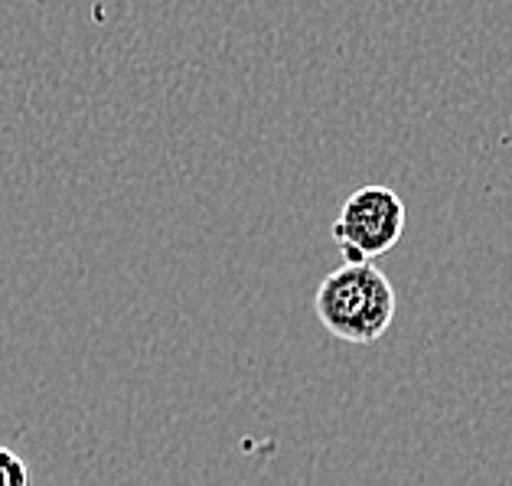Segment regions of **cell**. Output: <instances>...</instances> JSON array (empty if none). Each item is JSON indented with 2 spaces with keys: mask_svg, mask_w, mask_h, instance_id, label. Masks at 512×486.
Wrapping results in <instances>:
<instances>
[{
  "mask_svg": "<svg viewBox=\"0 0 512 486\" xmlns=\"http://www.w3.org/2000/svg\"><path fill=\"white\" fill-rule=\"evenodd\" d=\"M405 219L402 196L392 186L369 183L346 199L330 235L346 261H376L402 242Z\"/></svg>",
  "mask_w": 512,
  "mask_h": 486,
  "instance_id": "cell-2",
  "label": "cell"
},
{
  "mask_svg": "<svg viewBox=\"0 0 512 486\" xmlns=\"http://www.w3.org/2000/svg\"><path fill=\"white\" fill-rule=\"evenodd\" d=\"M317 320L343 343H376L395 320V288L372 261H346L320 281Z\"/></svg>",
  "mask_w": 512,
  "mask_h": 486,
  "instance_id": "cell-1",
  "label": "cell"
},
{
  "mask_svg": "<svg viewBox=\"0 0 512 486\" xmlns=\"http://www.w3.org/2000/svg\"><path fill=\"white\" fill-rule=\"evenodd\" d=\"M0 486H30V467L10 447H0Z\"/></svg>",
  "mask_w": 512,
  "mask_h": 486,
  "instance_id": "cell-3",
  "label": "cell"
}]
</instances>
